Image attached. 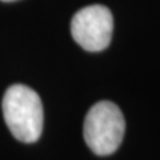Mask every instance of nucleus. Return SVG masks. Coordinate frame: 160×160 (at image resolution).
Returning a JSON list of instances; mask_svg holds the SVG:
<instances>
[{"instance_id":"obj_2","label":"nucleus","mask_w":160,"mask_h":160,"mask_svg":"<svg viewBox=\"0 0 160 160\" xmlns=\"http://www.w3.org/2000/svg\"><path fill=\"white\" fill-rule=\"evenodd\" d=\"M126 131L120 108L111 102H99L88 111L84 120V139L91 151L100 156L113 153Z\"/></svg>"},{"instance_id":"obj_1","label":"nucleus","mask_w":160,"mask_h":160,"mask_svg":"<svg viewBox=\"0 0 160 160\" xmlns=\"http://www.w3.org/2000/svg\"><path fill=\"white\" fill-rule=\"evenodd\" d=\"M7 127L19 142L33 143L43 131L44 112L39 95L24 84L8 87L2 102Z\"/></svg>"},{"instance_id":"obj_3","label":"nucleus","mask_w":160,"mask_h":160,"mask_svg":"<svg viewBox=\"0 0 160 160\" xmlns=\"http://www.w3.org/2000/svg\"><path fill=\"white\" fill-rule=\"evenodd\" d=\"M113 31L111 11L100 4L82 8L73 15L71 33L73 40L89 52L103 51L109 46Z\"/></svg>"},{"instance_id":"obj_4","label":"nucleus","mask_w":160,"mask_h":160,"mask_svg":"<svg viewBox=\"0 0 160 160\" xmlns=\"http://www.w3.org/2000/svg\"><path fill=\"white\" fill-rule=\"evenodd\" d=\"M2 2H7V3H9V2H16V0H2Z\"/></svg>"}]
</instances>
